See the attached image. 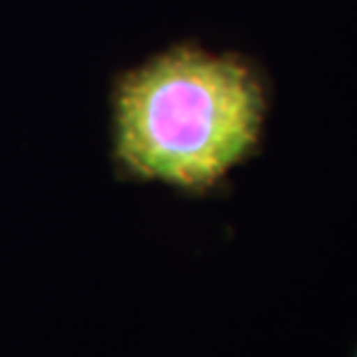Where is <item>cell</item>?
<instances>
[{
  "mask_svg": "<svg viewBox=\"0 0 357 357\" xmlns=\"http://www.w3.org/2000/svg\"><path fill=\"white\" fill-rule=\"evenodd\" d=\"M263 93L233 58L180 49L134 72L118 93V157L141 178L208 187L258 139Z\"/></svg>",
  "mask_w": 357,
  "mask_h": 357,
  "instance_id": "cell-1",
  "label": "cell"
}]
</instances>
